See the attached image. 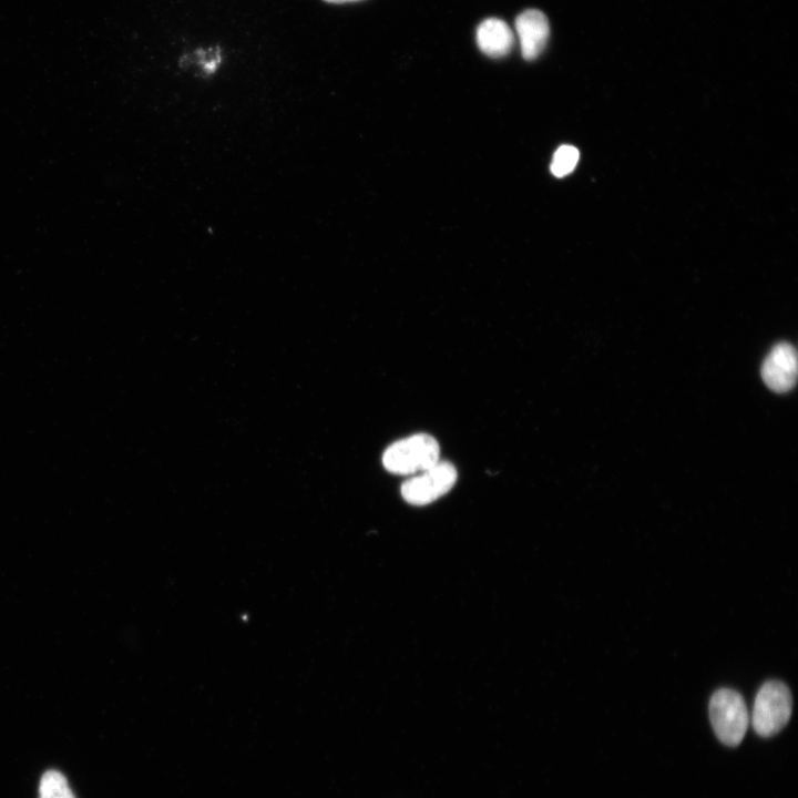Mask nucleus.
Returning <instances> with one entry per match:
<instances>
[{"mask_svg":"<svg viewBox=\"0 0 798 798\" xmlns=\"http://www.w3.org/2000/svg\"><path fill=\"white\" fill-rule=\"evenodd\" d=\"M440 460V447L430 434L418 433L390 444L382 454V464L391 473L417 474Z\"/></svg>","mask_w":798,"mask_h":798,"instance_id":"1","label":"nucleus"},{"mask_svg":"<svg viewBox=\"0 0 798 798\" xmlns=\"http://www.w3.org/2000/svg\"><path fill=\"white\" fill-rule=\"evenodd\" d=\"M792 696L788 686L779 681H768L758 689L751 714L755 732L763 737L774 736L789 722Z\"/></svg>","mask_w":798,"mask_h":798,"instance_id":"2","label":"nucleus"},{"mask_svg":"<svg viewBox=\"0 0 798 798\" xmlns=\"http://www.w3.org/2000/svg\"><path fill=\"white\" fill-rule=\"evenodd\" d=\"M709 718L717 738L727 746L743 740L749 716L743 696L730 688H719L710 697Z\"/></svg>","mask_w":798,"mask_h":798,"instance_id":"3","label":"nucleus"},{"mask_svg":"<svg viewBox=\"0 0 798 798\" xmlns=\"http://www.w3.org/2000/svg\"><path fill=\"white\" fill-rule=\"evenodd\" d=\"M457 478L454 466L439 460L432 467L406 480L401 485V495L410 504L426 505L448 493Z\"/></svg>","mask_w":798,"mask_h":798,"instance_id":"4","label":"nucleus"},{"mask_svg":"<svg viewBox=\"0 0 798 798\" xmlns=\"http://www.w3.org/2000/svg\"><path fill=\"white\" fill-rule=\"evenodd\" d=\"M765 383L776 392H787L796 383L797 354L788 342L776 345L765 358L761 367Z\"/></svg>","mask_w":798,"mask_h":798,"instance_id":"5","label":"nucleus"},{"mask_svg":"<svg viewBox=\"0 0 798 798\" xmlns=\"http://www.w3.org/2000/svg\"><path fill=\"white\" fill-rule=\"evenodd\" d=\"M515 30L522 57L528 61L536 59L543 52L550 35L546 16L536 9L525 10L516 17Z\"/></svg>","mask_w":798,"mask_h":798,"instance_id":"6","label":"nucleus"},{"mask_svg":"<svg viewBox=\"0 0 798 798\" xmlns=\"http://www.w3.org/2000/svg\"><path fill=\"white\" fill-rule=\"evenodd\" d=\"M475 39L479 49L490 58L507 55L514 43L512 30L498 18L483 20L477 28Z\"/></svg>","mask_w":798,"mask_h":798,"instance_id":"7","label":"nucleus"},{"mask_svg":"<svg viewBox=\"0 0 798 798\" xmlns=\"http://www.w3.org/2000/svg\"><path fill=\"white\" fill-rule=\"evenodd\" d=\"M39 798H75L66 778L57 770L45 771L39 785Z\"/></svg>","mask_w":798,"mask_h":798,"instance_id":"8","label":"nucleus"},{"mask_svg":"<svg viewBox=\"0 0 798 798\" xmlns=\"http://www.w3.org/2000/svg\"><path fill=\"white\" fill-rule=\"evenodd\" d=\"M579 151L571 145L560 146L553 156L551 172L556 177H563L570 174L579 162Z\"/></svg>","mask_w":798,"mask_h":798,"instance_id":"9","label":"nucleus"},{"mask_svg":"<svg viewBox=\"0 0 798 798\" xmlns=\"http://www.w3.org/2000/svg\"><path fill=\"white\" fill-rule=\"evenodd\" d=\"M323 1L328 2V3L341 4V3H348V2H357V1H361V0H323Z\"/></svg>","mask_w":798,"mask_h":798,"instance_id":"10","label":"nucleus"}]
</instances>
